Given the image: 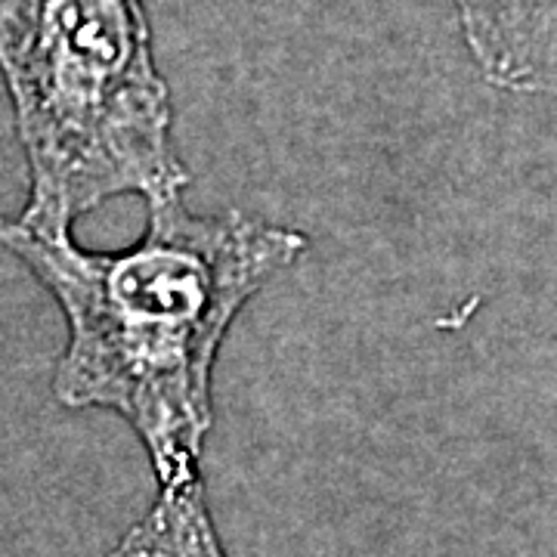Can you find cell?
Listing matches in <instances>:
<instances>
[{"label": "cell", "mask_w": 557, "mask_h": 557, "mask_svg": "<svg viewBox=\"0 0 557 557\" xmlns=\"http://www.w3.org/2000/svg\"><path fill=\"white\" fill-rule=\"evenodd\" d=\"M109 557H226L205 502L201 478L159 486L149 515L124 533Z\"/></svg>", "instance_id": "obj_4"}, {"label": "cell", "mask_w": 557, "mask_h": 557, "mask_svg": "<svg viewBox=\"0 0 557 557\" xmlns=\"http://www.w3.org/2000/svg\"><path fill=\"white\" fill-rule=\"evenodd\" d=\"M3 245L50 288L69 344L53 391L72 409H112L143 440L159 486L199 478L211 434V375L233 319L304 255L298 230L183 201L149 205L146 236L94 255L72 236L3 226Z\"/></svg>", "instance_id": "obj_1"}, {"label": "cell", "mask_w": 557, "mask_h": 557, "mask_svg": "<svg viewBox=\"0 0 557 557\" xmlns=\"http://www.w3.org/2000/svg\"><path fill=\"white\" fill-rule=\"evenodd\" d=\"M0 60L28 164L20 226L65 236L106 199L189 183L139 0H0Z\"/></svg>", "instance_id": "obj_2"}, {"label": "cell", "mask_w": 557, "mask_h": 557, "mask_svg": "<svg viewBox=\"0 0 557 557\" xmlns=\"http://www.w3.org/2000/svg\"><path fill=\"white\" fill-rule=\"evenodd\" d=\"M480 75L557 100V0H453Z\"/></svg>", "instance_id": "obj_3"}]
</instances>
